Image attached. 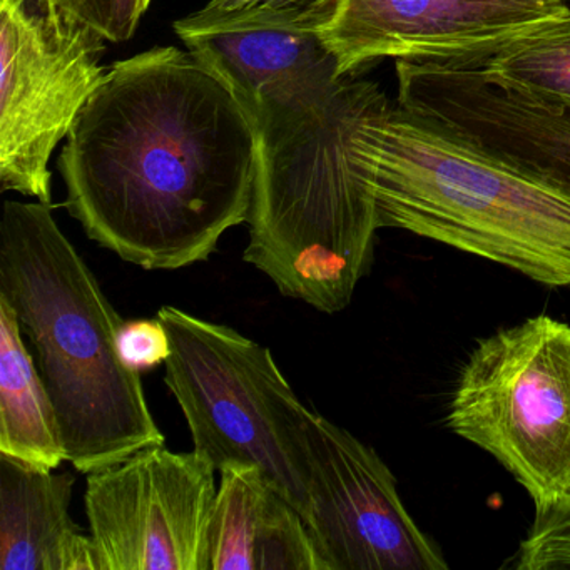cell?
<instances>
[{
    "instance_id": "obj_1",
    "label": "cell",
    "mask_w": 570,
    "mask_h": 570,
    "mask_svg": "<svg viewBox=\"0 0 570 570\" xmlns=\"http://www.w3.org/2000/svg\"><path fill=\"white\" fill-rule=\"evenodd\" d=\"M259 131L191 52L155 48L109 66L59 156L86 235L148 272L208 262L248 222Z\"/></svg>"
},
{
    "instance_id": "obj_13",
    "label": "cell",
    "mask_w": 570,
    "mask_h": 570,
    "mask_svg": "<svg viewBox=\"0 0 570 570\" xmlns=\"http://www.w3.org/2000/svg\"><path fill=\"white\" fill-rule=\"evenodd\" d=\"M206 533L205 570H325L302 513L256 466H226Z\"/></svg>"
},
{
    "instance_id": "obj_7",
    "label": "cell",
    "mask_w": 570,
    "mask_h": 570,
    "mask_svg": "<svg viewBox=\"0 0 570 570\" xmlns=\"http://www.w3.org/2000/svg\"><path fill=\"white\" fill-rule=\"evenodd\" d=\"M106 41L58 0H0V186L51 205L55 149L101 86Z\"/></svg>"
},
{
    "instance_id": "obj_20",
    "label": "cell",
    "mask_w": 570,
    "mask_h": 570,
    "mask_svg": "<svg viewBox=\"0 0 570 570\" xmlns=\"http://www.w3.org/2000/svg\"><path fill=\"white\" fill-rule=\"evenodd\" d=\"M118 350L122 362L141 373L166 363L171 355V342L158 318L131 320L119 328Z\"/></svg>"
},
{
    "instance_id": "obj_11",
    "label": "cell",
    "mask_w": 570,
    "mask_h": 570,
    "mask_svg": "<svg viewBox=\"0 0 570 570\" xmlns=\"http://www.w3.org/2000/svg\"><path fill=\"white\" fill-rule=\"evenodd\" d=\"M399 105L570 186V105L510 91L460 61H396Z\"/></svg>"
},
{
    "instance_id": "obj_4",
    "label": "cell",
    "mask_w": 570,
    "mask_h": 570,
    "mask_svg": "<svg viewBox=\"0 0 570 570\" xmlns=\"http://www.w3.org/2000/svg\"><path fill=\"white\" fill-rule=\"evenodd\" d=\"M348 82L320 108L258 126L243 255L282 295L326 315L352 303L380 229L372 195L346 153Z\"/></svg>"
},
{
    "instance_id": "obj_19",
    "label": "cell",
    "mask_w": 570,
    "mask_h": 570,
    "mask_svg": "<svg viewBox=\"0 0 570 570\" xmlns=\"http://www.w3.org/2000/svg\"><path fill=\"white\" fill-rule=\"evenodd\" d=\"M58 4L108 42H126L135 36L151 0H58Z\"/></svg>"
},
{
    "instance_id": "obj_8",
    "label": "cell",
    "mask_w": 570,
    "mask_h": 570,
    "mask_svg": "<svg viewBox=\"0 0 570 570\" xmlns=\"http://www.w3.org/2000/svg\"><path fill=\"white\" fill-rule=\"evenodd\" d=\"M193 452L148 446L88 473L85 507L102 570H205L218 487Z\"/></svg>"
},
{
    "instance_id": "obj_16",
    "label": "cell",
    "mask_w": 570,
    "mask_h": 570,
    "mask_svg": "<svg viewBox=\"0 0 570 570\" xmlns=\"http://www.w3.org/2000/svg\"><path fill=\"white\" fill-rule=\"evenodd\" d=\"M510 91L570 105V12L515 36L490 55L469 59Z\"/></svg>"
},
{
    "instance_id": "obj_5",
    "label": "cell",
    "mask_w": 570,
    "mask_h": 570,
    "mask_svg": "<svg viewBox=\"0 0 570 570\" xmlns=\"http://www.w3.org/2000/svg\"><path fill=\"white\" fill-rule=\"evenodd\" d=\"M156 318L171 342L165 383L185 415L195 452L219 472L256 466L306 519L313 410L303 405L272 350L175 306H163Z\"/></svg>"
},
{
    "instance_id": "obj_10",
    "label": "cell",
    "mask_w": 570,
    "mask_h": 570,
    "mask_svg": "<svg viewBox=\"0 0 570 570\" xmlns=\"http://www.w3.org/2000/svg\"><path fill=\"white\" fill-rule=\"evenodd\" d=\"M567 0H338L320 29L342 78L376 62L469 61L569 14Z\"/></svg>"
},
{
    "instance_id": "obj_15",
    "label": "cell",
    "mask_w": 570,
    "mask_h": 570,
    "mask_svg": "<svg viewBox=\"0 0 570 570\" xmlns=\"http://www.w3.org/2000/svg\"><path fill=\"white\" fill-rule=\"evenodd\" d=\"M0 453L32 469L68 460L48 386L26 348L18 315L0 298Z\"/></svg>"
},
{
    "instance_id": "obj_18",
    "label": "cell",
    "mask_w": 570,
    "mask_h": 570,
    "mask_svg": "<svg viewBox=\"0 0 570 570\" xmlns=\"http://www.w3.org/2000/svg\"><path fill=\"white\" fill-rule=\"evenodd\" d=\"M515 570L570 569V509L539 513L512 559Z\"/></svg>"
},
{
    "instance_id": "obj_14",
    "label": "cell",
    "mask_w": 570,
    "mask_h": 570,
    "mask_svg": "<svg viewBox=\"0 0 570 570\" xmlns=\"http://www.w3.org/2000/svg\"><path fill=\"white\" fill-rule=\"evenodd\" d=\"M72 472L0 453V570H102L91 533L71 519Z\"/></svg>"
},
{
    "instance_id": "obj_2",
    "label": "cell",
    "mask_w": 570,
    "mask_h": 570,
    "mask_svg": "<svg viewBox=\"0 0 570 570\" xmlns=\"http://www.w3.org/2000/svg\"><path fill=\"white\" fill-rule=\"evenodd\" d=\"M345 142L380 229L395 228L570 286V186L350 78Z\"/></svg>"
},
{
    "instance_id": "obj_9",
    "label": "cell",
    "mask_w": 570,
    "mask_h": 570,
    "mask_svg": "<svg viewBox=\"0 0 570 570\" xmlns=\"http://www.w3.org/2000/svg\"><path fill=\"white\" fill-rule=\"evenodd\" d=\"M305 522L325 570H446L372 446L318 412L308 420Z\"/></svg>"
},
{
    "instance_id": "obj_3",
    "label": "cell",
    "mask_w": 570,
    "mask_h": 570,
    "mask_svg": "<svg viewBox=\"0 0 570 570\" xmlns=\"http://www.w3.org/2000/svg\"><path fill=\"white\" fill-rule=\"evenodd\" d=\"M0 298L14 309L35 346L68 462L78 472L88 475L139 450L165 445L141 373L119 355L125 320L59 228L52 205L4 203Z\"/></svg>"
},
{
    "instance_id": "obj_6",
    "label": "cell",
    "mask_w": 570,
    "mask_h": 570,
    "mask_svg": "<svg viewBox=\"0 0 570 570\" xmlns=\"http://www.w3.org/2000/svg\"><path fill=\"white\" fill-rule=\"evenodd\" d=\"M446 425L502 463L535 515L570 509V326L539 315L479 340Z\"/></svg>"
},
{
    "instance_id": "obj_21",
    "label": "cell",
    "mask_w": 570,
    "mask_h": 570,
    "mask_svg": "<svg viewBox=\"0 0 570 570\" xmlns=\"http://www.w3.org/2000/svg\"><path fill=\"white\" fill-rule=\"evenodd\" d=\"M567 2H569V0H567Z\"/></svg>"
},
{
    "instance_id": "obj_17",
    "label": "cell",
    "mask_w": 570,
    "mask_h": 570,
    "mask_svg": "<svg viewBox=\"0 0 570 570\" xmlns=\"http://www.w3.org/2000/svg\"><path fill=\"white\" fill-rule=\"evenodd\" d=\"M318 0H209L202 11L175 22L179 38L235 31L302 18Z\"/></svg>"
},
{
    "instance_id": "obj_12",
    "label": "cell",
    "mask_w": 570,
    "mask_h": 570,
    "mask_svg": "<svg viewBox=\"0 0 570 570\" xmlns=\"http://www.w3.org/2000/svg\"><path fill=\"white\" fill-rule=\"evenodd\" d=\"M338 0H318L302 18L183 39L235 92L256 126L328 102L345 85L320 29Z\"/></svg>"
}]
</instances>
